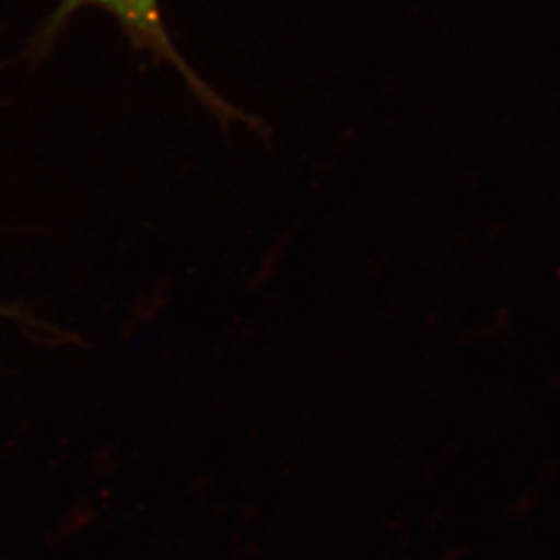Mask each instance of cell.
Listing matches in <instances>:
<instances>
[{"instance_id": "1", "label": "cell", "mask_w": 560, "mask_h": 560, "mask_svg": "<svg viewBox=\"0 0 560 560\" xmlns=\"http://www.w3.org/2000/svg\"><path fill=\"white\" fill-rule=\"evenodd\" d=\"M90 4L101 5L117 16L138 46L153 49L154 54L162 55L184 68V62L176 57L171 38L165 33L159 0H63L59 15L68 16L79 10L80 5Z\"/></svg>"}]
</instances>
